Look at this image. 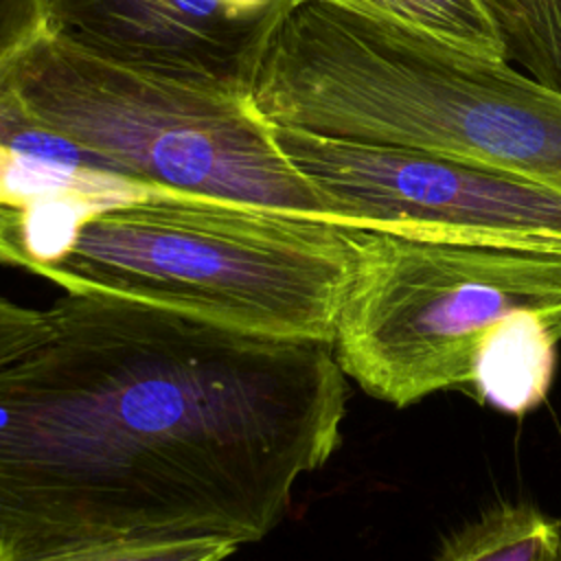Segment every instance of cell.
<instances>
[{
	"label": "cell",
	"mask_w": 561,
	"mask_h": 561,
	"mask_svg": "<svg viewBox=\"0 0 561 561\" xmlns=\"http://www.w3.org/2000/svg\"><path fill=\"white\" fill-rule=\"evenodd\" d=\"M0 368V537L270 535L337 449L333 344L66 291Z\"/></svg>",
	"instance_id": "6da1fadb"
},
{
	"label": "cell",
	"mask_w": 561,
	"mask_h": 561,
	"mask_svg": "<svg viewBox=\"0 0 561 561\" xmlns=\"http://www.w3.org/2000/svg\"><path fill=\"white\" fill-rule=\"evenodd\" d=\"M248 94L274 127L438 151L561 193V92L392 22L296 4Z\"/></svg>",
	"instance_id": "7a4b0ae2"
},
{
	"label": "cell",
	"mask_w": 561,
	"mask_h": 561,
	"mask_svg": "<svg viewBox=\"0 0 561 561\" xmlns=\"http://www.w3.org/2000/svg\"><path fill=\"white\" fill-rule=\"evenodd\" d=\"M366 230L274 206L140 188L18 267L245 333L333 344Z\"/></svg>",
	"instance_id": "3957f363"
},
{
	"label": "cell",
	"mask_w": 561,
	"mask_h": 561,
	"mask_svg": "<svg viewBox=\"0 0 561 561\" xmlns=\"http://www.w3.org/2000/svg\"><path fill=\"white\" fill-rule=\"evenodd\" d=\"M0 125L64 142L134 186L333 219L248 90L107 59L44 31L0 83Z\"/></svg>",
	"instance_id": "277c9868"
},
{
	"label": "cell",
	"mask_w": 561,
	"mask_h": 561,
	"mask_svg": "<svg viewBox=\"0 0 561 561\" xmlns=\"http://www.w3.org/2000/svg\"><path fill=\"white\" fill-rule=\"evenodd\" d=\"M522 313L561 340V250L366 230L333 353L366 394L408 408L469 388L482 344Z\"/></svg>",
	"instance_id": "5b68a950"
},
{
	"label": "cell",
	"mask_w": 561,
	"mask_h": 561,
	"mask_svg": "<svg viewBox=\"0 0 561 561\" xmlns=\"http://www.w3.org/2000/svg\"><path fill=\"white\" fill-rule=\"evenodd\" d=\"M272 127L335 221L421 241L561 250V193L447 153Z\"/></svg>",
	"instance_id": "8992f818"
},
{
	"label": "cell",
	"mask_w": 561,
	"mask_h": 561,
	"mask_svg": "<svg viewBox=\"0 0 561 561\" xmlns=\"http://www.w3.org/2000/svg\"><path fill=\"white\" fill-rule=\"evenodd\" d=\"M291 0H42L44 33L123 64L250 90Z\"/></svg>",
	"instance_id": "52a82bcc"
},
{
	"label": "cell",
	"mask_w": 561,
	"mask_h": 561,
	"mask_svg": "<svg viewBox=\"0 0 561 561\" xmlns=\"http://www.w3.org/2000/svg\"><path fill=\"white\" fill-rule=\"evenodd\" d=\"M559 342L541 318H511L482 344L469 390L502 412H530L548 394Z\"/></svg>",
	"instance_id": "ba28073f"
},
{
	"label": "cell",
	"mask_w": 561,
	"mask_h": 561,
	"mask_svg": "<svg viewBox=\"0 0 561 561\" xmlns=\"http://www.w3.org/2000/svg\"><path fill=\"white\" fill-rule=\"evenodd\" d=\"M436 561H561V522L533 504H500L445 539Z\"/></svg>",
	"instance_id": "9c48e42d"
},
{
	"label": "cell",
	"mask_w": 561,
	"mask_h": 561,
	"mask_svg": "<svg viewBox=\"0 0 561 561\" xmlns=\"http://www.w3.org/2000/svg\"><path fill=\"white\" fill-rule=\"evenodd\" d=\"M237 550L221 537H0V561H226Z\"/></svg>",
	"instance_id": "30bf717a"
},
{
	"label": "cell",
	"mask_w": 561,
	"mask_h": 561,
	"mask_svg": "<svg viewBox=\"0 0 561 561\" xmlns=\"http://www.w3.org/2000/svg\"><path fill=\"white\" fill-rule=\"evenodd\" d=\"M320 2L366 18L392 22L449 46L504 59V44L478 0H291V4Z\"/></svg>",
	"instance_id": "8fae6325"
},
{
	"label": "cell",
	"mask_w": 561,
	"mask_h": 561,
	"mask_svg": "<svg viewBox=\"0 0 561 561\" xmlns=\"http://www.w3.org/2000/svg\"><path fill=\"white\" fill-rule=\"evenodd\" d=\"M478 2L504 44V59L561 92V0Z\"/></svg>",
	"instance_id": "7c38bea8"
},
{
	"label": "cell",
	"mask_w": 561,
	"mask_h": 561,
	"mask_svg": "<svg viewBox=\"0 0 561 561\" xmlns=\"http://www.w3.org/2000/svg\"><path fill=\"white\" fill-rule=\"evenodd\" d=\"M53 331L48 309H33L0 296V368L37 346Z\"/></svg>",
	"instance_id": "4fadbf2b"
},
{
	"label": "cell",
	"mask_w": 561,
	"mask_h": 561,
	"mask_svg": "<svg viewBox=\"0 0 561 561\" xmlns=\"http://www.w3.org/2000/svg\"><path fill=\"white\" fill-rule=\"evenodd\" d=\"M42 31V0H0V83Z\"/></svg>",
	"instance_id": "5bb4252c"
},
{
	"label": "cell",
	"mask_w": 561,
	"mask_h": 561,
	"mask_svg": "<svg viewBox=\"0 0 561 561\" xmlns=\"http://www.w3.org/2000/svg\"><path fill=\"white\" fill-rule=\"evenodd\" d=\"M9 213H11V204H0V239H2V232L9 221Z\"/></svg>",
	"instance_id": "9a60e30c"
}]
</instances>
